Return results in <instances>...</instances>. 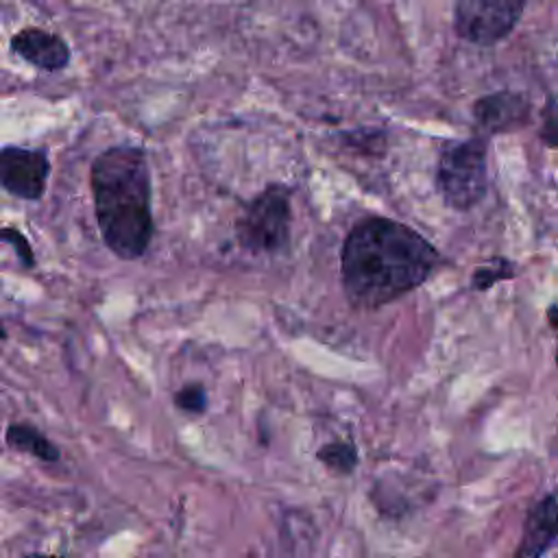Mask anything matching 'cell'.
Instances as JSON below:
<instances>
[{"label":"cell","instance_id":"cell-9","mask_svg":"<svg viewBox=\"0 0 558 558\" xmlns=\"http://www.w3.org/2000/svg\"><path fill=\"white\" fill-rule=\"evenodd\" d=\"M558 527V501L554 493H547L527 514L523 523V536L512 558H543L556 541Z\"/></svg>","mask_w":558,"mask_h":558},{"label":"cell","instance_id":"cell-5","mask_svg":"<svg viewBox=\"0 0 558 558\" xmlns=\"http://www.w3.org/2000/svg\"><path fill=\"white\" fill-rule=\"evenodd\" d=\"M525 4L527 0H456L453 31L471 44L495 46L512 33Z\"/></svg>","mask_w":558,"mask_h":558},{"label":"cell","instance_id":"cell-13","mask_svg":"<svg viewBox=\"0 0 558 558\" xmlns=\"http://www.w3.org/2000/svg\"><path fill=\"white\" fill-rule=\"evenodd\" d=\"M174 405L183 412L201 414L207 408V392L201 384H187L174 392Z\"/></svg>","mask_w":558,"mask_h":558},{"label":"cell","instance_id":"cell-14","mask_svg":"<svg viewBox=\"0 0 558 558\" xmlns=\"http://www.w3.org/2000/svg\"><path fill=\"white\" fill-rule=\"evenodd\" d=\"M0 242H7L13 246L17 259H20V266L22 268H33L35 266V255H33V248H31V242L26 240V235L17 229H0Z\"/></svg>","mask_w":558,"mask_h":558},{"label":"cell","instance_id":"cell-11","mask_svg":"<svg viewBox=\"0 0 558 558\" xmlns=\"http://www.w3.org/2000/svg\"><path fill=\"white\" fill-rule=\"evenodd\" d=\"M316 460L336 473H351L357 466V449L353 442H327L316 451Z\"/></svg>","mask_w":558,"mask_h":558},{"label":"cell","instance_id":"cell-8","mask_svg":"<svg viewBox=\"0 0 558 558\" xmlns=\"http://www.w3.org/2000/svg\"><path fill=\"white\" fill-rule=\"evenodd\" d=\"M11 50L46 72L63 70L70 63V48L65 39L41 28H22L15 33L11 39Z\"/></svg>","mask_w":558,"mask_h":558},{"label":"cell","instance_id":"cell-2","mask_svg":"<svg viewBox=\"0 0 558 558\" xmlns=\"http://www.w3.org/2000/svg\"><path fill=\"white\" fill-rule=\"evenodd\" d=\"M96 222L105 246L120 259L146 253L155 225L150 168L142 146H111L89 168Z\"/></svg>","mask_w":558,"mask_h":558},{"label":"cell","instance_id":"cell-7","mask_svg":"<svg viewBox=\"0 0 558 558\" xmlns=\"http://www.w3.org/2000/svg\"><path fill=\"white\" fill-rule=\"evenodd\" d=\"M473 118L486 133H508L530 120V100L519 92H495L473 105Z\"/></svg>","mask_w":558,"mask_h":558},{"label":"cell","instance_id":"cell-3","mask_svg":"<svg viewBox=\"0 0 558 558\" xmlns=\"http://www.w3.org/2000/svg\"><path fill=\"white\" fill-rule=\"evenodd\" d=\"M436 190L445 205L469 211L488 190V163L484 137L451 142L440 150L436 166Z\"/></svg>","mask_w":558,"mask_h":558},{"label":"cell","instance_id":"cell-12","mask_svg":"<svg viewBox=\"0 0 558 558\" xmlns=\"http://www.w3.org/2000/svg\"><path fill=\"white\" fill-rule=\"evenodd\" d=\"M512 277H514V264H512L510 259L495 257V259H490L486 266H480V268L473 272L471 286H473L475 290H488L495 281L512 279Z\"/></svg>","mask_w":558,"mask_h":558},{"label":"cell","instance_id":"cell-17","mask_svg":"<svg viewBox=\"0 0 558 558\" xmlns=\"http://www.w3.org/2000/svg\"><path fill=\"white\" fill-rule=\"evenodd\" d=\"M24 558H57V556H46V554H28Z\"/></svg>","mask_w":558,"mask_h":558},{"label":"cell","instance_id":"cell-4","mask_svg":"<svg viewBox=\"0 0 558 558\" xmlns=\"http://www.w3.org/2000/svg\"><path fill=\"white\" fill-rule=\"evenodd\" d=\"M292 207L283 185H268L235 220L238 244L253 255H279L290 244Z\"/></svg>","mask_w":558,"mask_h":558},{"label":"cell","instance_id":"cell-10","mask_svg":"<svg viewBox=\"0 0 558 558\" xmlns=\"http://www.w3.org/2000/svg\"><path fill=\"white\" fill-rule=\"evenodd\" d=\"M4 440L11 449L28 453L41 462H57L59 460V447L37 427L28 423H13L4 432Z\"/></svg>","mask_w":558,"mask_h":558},{"label":"cell","instance_id":"cell-6","mask_svg":"<svg viewBox=\"0 0 558 558\" xmlns=\"http://www.w3.org/2000/svg\"><path fill=\"white\" fill-rule=\"evenodd\" d=\"M50 159L46 148L2 146L0 148V187L22 201H39L46 192Z\"/></svg>","mask_w":558,"mask_h":558},{"label":"cell","instance_id":"cell-15","mask_svg":"<svg viewBox=\"0 0 558 558\" xmlns=\"http://www.w3.org/2000/svg\"><path fill=\"white\" fill-rule=\"evenodd\" d=\"M549 148L556 146V111H554V98H547V111H545V129L541 133Z\"/></svg>","mask_w":558,"mask_h":558},{"label":"cell","instance_id":"cell-16","mask_svg":"<svg viewBox=\"0 0 558 558\" xmlns=\"http://www.w3.org/2000/svg\"><path fill=\"white\" fill-rule=\"evenodd\" d=\"M547 318H549V325L556 327V303H551V305L547 307Z\"/></svg>","mask_w":558,"mask_h":558},{"label":"cell","instance_id":"cell-1","mask_svg":"<svg viewBox=\"0 0 558 558\" xmlns=\"http://www.w3.org/2000/svg\"><path fill=\"white\" fill-rule=\"evenodd\" d=\"M436 264L438 251L418 231L392 218H364L342 244V290L353 307L377 310L423 286Z\"/></svg>","mask_w":558,"mask_h":558}]
</instances>
